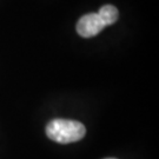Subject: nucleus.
<instances>
[{
    "label": "nucleus",
    "instance_id": "nucleus-1",
    "mask_svg": "<svg viewBox=\"0 0 159 159\" xmlns=\"http://www.w3.org/2000/svg\"><path fill=\"white\" fill-rule=\"evenodd\" d=\"M86 133L85 126L79 121L68 119H53L46 126L47 137L59 144H70L83 139Z\"/></svg>",
    "mask_w": 159,
    "mask_h": 159
},
{
    "label": "nucleus",
    "instance_id": "nucleus-2",
    "mask_svg": "<svg viewBox=\"0 0 159 159\" xmlns=\"http://www.w3.org/2000/svg\"><path fill=\"white\" fill-rule=\"evenodd\" d=\"M105 25L97 13H89L80 18L77 23V32L83 38H92L100 33Z\"/></svg>",
    "mask_w": 159,
    "mask_h": 159
},
{
    "label": "nucleus",
    "instance_id": "nucleus-3",
    "mask_svg": "<svg viewBox=\"0 0 159 159\" xmlns=\"http://www.w3.org/2000/svg\"><path fill=\"white\" fill-rule=\"evenodd\" d=\"M97 14L99 16L100 20H102V24H104L105 26H108V25L114 24L117 20H118V16H119L118 10L112 5L102 6Z\"/></svg>",
    "mask_w": 159,
    "mask_h": 159
},
{
    "label": "nucleus",
    "instance_id": "nucleus-4",
    "mask_svg": "<svg viewBox=\"0 0 159 159\" xmlns=\"http://www.w3.org/2000/svg\"><path fill=\"white\" fill-rule=\"evenodd\" d=\"M107 159H114V158H107Z\"/></svg>",
    "mask_w": 159,
    "mask_h": 159
}]
</instances>
